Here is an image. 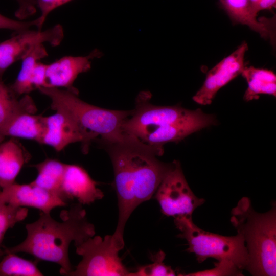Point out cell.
<instances>
[{
    "instance_id": "1",
    "label": "cell",
    "mask_w": 276,
    "mask_h": 276,
    "mask_svg": "<svg viewBox=\"0 0 276 276\" xmlns=\"http://www.w3.org/2000/svg\"><path fill=\"white\" fill-rule=\"evenodd\" d=\"M111 159L114 188L118 199V218L113 241L124 248V231L133 211L150 199L172 167L157 157L164 151L145 145L127 136L122 141L102 145Z\"/></svg>"
},
{
    "instance_id": "2",
    "label": "cell",
    "mask_w": 276,
    "mask_h": 276,
    "mask_svg": "<svg viewBox=\"0 0 276 276\" xmlns=\"http://www.w3.org/2000/svg\"><path fill=\"white\" fill-rule=\"evenodd\" d=\"M61 221L40 212L38 219L26 225L27 236L20 244L4 247V254L24 252L33 256L37 260H43L60 266V274L67 275L73 268L70 261V244L76 246L95 236L94 225L87 219L86 212L81 204L71 205L68 210L60 214Z\"/></svg>"
},
{
    "instance_id": "3",
    "label": "cell",
    "mask_w": 276,
    "mask_h": 276,
    "mask_svg": "<svg viewBox=\"0 0 276 276\" xmlns=\"http://www.w3.org/2000/svg\"><path fill=\"white\" fill-rule=\"evenodd\" d=\"M149 91H142L135 106L123 126L124 133L148 146L164 151V145L179 142L203 128L216 125L215 115L200 108L190 110L179 105L159 106L150 102Z\"/></svg>"
},
{
    "instance_id": "4",
    "label": "cell",
    "mask_w": 276,
    "mask_h": 276,
    "mask_svg": "<svg viewBox=\"0 0 276 276\" xmlns=\"http://www.w3.org/2000/svg\"><path fill=\"white\" fill-rule=\"evenodd\" d=\"M231 222L244 240L248 262L246 269L252 275L276 274V206L265 213L256 212L250 200L242 197L231 212Z\"/></svg>"
},
{
    "instance_id": "5",
    "label": "cell",
    "mask_w": 276,
    "mask_h": 276,
    "mask_svg": "<svg viewBox=\"0 0 276 276\" xmlns=\"http://www.w3.org/2000/svg\"><path fill=\"white\" fill-rule=\"evenodd\" d=\"M38 90L50 99L52 109L68 112L83 129L94 135L101 145L122 141L127 136L123 126L132 110H111L90 104L79 98L76 88L41 87Z\"/></svg>"
},
{
    "instance_id": "6",
    "label": "cell",
    "mask_w": 276,
    "mask_h": 276,
    "mask_svg": "<svg viewBox=\"0 0 276 276\" xmlns=\"http://www.w3.org/2000/svg\"><path fill=\"white\" fill-rule=\"evenodd\" d=\"M176 227L180 231L177 236L186 240V250L195 254L199 263L212 258L218 261L227 260L241 270L248 264L247 250L242 237L239 234L224 236L204 231L197 226L192 217L174 218Z\"/></svg>"
},
{
    "instance_id": "7",
    "label": "cell",
    "mask_w": 276,
    "mask_h": 276,
    "mask_svg": "<svg viewBox=\"0 0 276 276\" xmlns=\"http://www.w3.org/2000/svg\"><path fill=\"white\" fill-rule=\"evenodd\" d=\"M82 260L68 276H131L119 256L112 235L93 236L75 246Z\"/></svg>"
},
{
    "instance_id": "8",
    "label": "cell",
    "mask_w": 276,
    "mask_h": 276,
    "mask_svg": "<svg viewBox=\"0 0 276 276\" xmlns=\"http://www.w3.org/2000/svg\"><path fill=\"white\" fill-rule=\"evenodd\" d=\"M154 196L162 213L168 217H192L193 212L205 200L198 198L191 190L180 163L174 160L169 171L159 184Z\"/></svg>"
},
{
    "instance_id": "9",
    "label": "cell",
    "mask_w": 276,
    "mask_h": 276,
    "mask_svg": "<svg viewBox=\"0 0 276 276\" xmlns=\"http://www.w3.org/2000/svg\"><path fill=\"white\" fill-rule=\"evenodd\" d=\"M63 37V29L59 24L45 31L28 29L15 32L11 37L0 43V76L13 63L21 60L37 45L48 43L57 46Z\"/></svg>"
},
{
    "instance_id": "10",
    "label": "cell",
    "mask_w": 276,
    "mask_h": 276,
    "mask_svg": "<svg viewBox=\"0 0 276 276\" xmlns=\"http://www.w3.org/2000/svg\"><path fill=\"white\" fill-rule=\"evenodd\" d=\"M45 129L41 144L60 151L67 145L79 142L82 150L87 153L96 137L83 129L66 111L56 110L55 114L45 117Z\"/></svg>"
},
{
    "instance_id": "11",
    "label": "cell",
    "mask_w": 276,
    "mask_h": 276,
    "mask_svg": "<svg viewBox=\"0 0 276 276\" xmlns=\"http://www.w3.org/2000/svg\"><path fill=\"white\" fill-rule=\"evenodd\" d=\"M244 41L208 73L205 81L192 99L202 105H210L218 90L240 74L245 68L244 57L248 50Z\"/></svg>"
},
{
    "instance_id": "12",
    "label": "cell",
    "mask_w": 276,
    "mask_h": 276,
    "mask_svg": "<svg viewBox=\"0 0 276 276\" xmlns=\"http://www.w3.org/2000/svg\"><path fill=\"white\" fill-rule=\"evenodd\" d=\"M0 197L6 203L17 207H32L50 214L55 208L67 204L58 197L32 183L16 182L0 191Z\"/></svg>"
},
{
    "instance_id": "13",
    "label": "cell",
    "mask_w": 276,
    "mask_h": 276,
    "mask_svg": "<svg viewBox=\"0 0 276 276\" xmlns=\"http://www.w3.org/2000/svg\"><path fill=\"white\" fill-rule=\"evenodd\" d=\"M101 56V52L95 49L85 56H66L47 64L43 87L75 88L73 84L78 76L89 71L91 60Z\"/></svg>"
},
{
    "instance_id": "14",
    "label": "cell",
    "mask_w": 276,
    "mask_h": 276,
    "mask_svg": "<svg viewBox=\"0 0 276 276\" xmlns=\"http://www.w3.org/2000/svg\"><path fill=\"white\" fill-rule=\"evenodd\" d=\"M83 167L66 164L61 190L63 199L66 203L76 199L82 205H89L102 199L104 194Z\"/></svg>"
},
{
    "instance_id": "15",
    "label": "cell",
    "mask_w": 276,
    "mask_h": 276,
    "mask_svg": "<svg viewBox=\"0 0 276 276\" xmlns=\"http://www.w3.org/2000/svg\"><path fill=\"white\" fill-rule=\"evenodd\" d=\"M222 7L231 19L237 24L245 25L265 39L275 42V18H257L258 15L251 10L249 0H220Z\"/></svg>"
},
{
    "instance_id": "16",
    "label": "cell",
    "mask_w": 276,
    "mask_h": 276,
    "mask_svg": "<svg viewBox=\"0 0 276 276\" xmlns=\"http://www.w3.org/2000/svg\"><path fill=\"white\" fill-rule=\"evenodd\" d=\"M30 155L17 141L9 140L0 143V191L15 183V179Z\"/></svg>"
},
{
    "instance_id": "17",
    "label": "cell",
    "mask_w": 276,
    "mask_h": 276,
    "mask_svg": "<svg viewBox=\"0 0 276 276\" xmlns=\"http://www.w3.org/2000/svg\"><path fill=\"white\" fill-rule=\"evenodd\" d=\"M45 129V117L24 111L17 113L8 123L3 137L29 139L41 144Z\"/></svg>"
},
{
    "instance_id": "18",
    "label": "cell",
    "mask_w": 276,
    "mask_h": 276,
    "mask_svg": "<svg viewBox=\"0 0 276 276\" xmlns=\"http://www.w3.org/2000/svg\"><path fill=\"white\" fill-rule=\"evenodd\" d=\"M48 55L43 45H37L22 60L21 69L14 83L10 85L14 93L19 97L38 89L36 66L38 62Z\"/></svg>"
},
{
    "instance_id": "19",
    "label": "cell",
    "mask_w": 276,
    "mask_h": 276,
    "mask_svg": "<svg viewBox=\"0 0 276 276\" xmlns=\"http://www.w3.org/2000/svg\"><path fill=\"white\" fill-rule=\"evenodd\" d=\"M18 98L0 76V143L4 139V129L14 116L21 111H36V105L31 97L25 95L21 98Z\"/></svg>"
},
{
    "instance_id": "20",
    "label": "cell",
    "mask_w": 276,
    "mask_h": 276,
    "mask_svg": "<svg viewBox=\"0 0 276 276\" xmlns=\"http://www.w3.org/2000/svg\"><path fill=\"white\" fill-rule=\"evenodd\" d=\"M241 75L246 79L248 87L244 99L249 101L257 99L260 94L276 96V76L271 70L245 67Z\"/></svg>"
},
{
    "instance_id": "21",
    "label": "cell",
    "mask_w": 276,
    "mask_h": 276,
    "mask_svg": "<svg viewBox=\"0 0 276 276\" xmlns=\"http://www.w3.org/2000/svg\"><path fill=\"white\" fill-rule=\"evenodd\" d=\"M65 165L66 164L51 158L33 165L37 170V176L31 182L64 201L61 188Z\"/></svg>"
},
{
    "instance_id": "22",
    "label": "cell",
    "mask_w": 276,
    "mask_h": 276,
    "mask_svg": "<svg viewBox=\"0 0 276 276\" xmlns=\"http://www.w3.org/2000/svg\"><path fill=\"white\" fill-rule=\"evenodd\" d=\"M38 261L25 259L14 253L5 254L0 261V276H42L37 267Z\"/></svg>"
},
{
    "instance_id": "23",
    "label": "cell",
    "mask_w": 276,
    "mask_h": 276,
    "mask_svg": "<svg viewBox=\"0 0 276 276\" xmlns=\"http://www.w3.org/2000/svg\"><path fill=\"white\" fill-rule=\"evenodd\" d=\"M28 209L25 207H17L6 203L0 197V259L4 255L2 244L4 236L9 228L27 217Z\"/></svg>"
},
{
    "instance_id": "24",
    "label": "cell",
    "mask_w": 276,
    "mask_h": 276,
    "mask_svg": "<svg viewBox=\"0 0 276 276\" xmlns=\"http://www.w3.org/2000/svg\"><path fill=\"white\" fill-rule=\"evenodd\" d=\"M166 254L162 250L154 255H151L150 259L152 263L137 268L131 276H173L176 275L175 271L170 266L166 265L164 261Z\"/></svg>"
},
{
    "instance_id": "25",
    "label": "cell",
    "mask_w": 276,
    "mask_h": 276,
    "mask_svg": "<svg viewBox=\"0 0 276 276\" xmlns=\"http://www.w3.org/2000/svg\"><path fill=\"white\" fill-rule=\"evenodd\" d=\"M214 267L211 269L204 270L185 274L188 276L211 275H243L242 270L235 263L227 260L218 261L214 263Z\"/></svg>"
},
{
    "instance_id": "26",
    "label": "cell",
    "mask_w": 276,
    "mask_h": 276,
    "mask_svg": "<svg viewBox=\"0 0 276 276\" xmlns=\"http://www.w3.org/2000/svg\"><path fill=\"white\" fill-rule=\"evenodd\" d=\"M36 7L41 12L40 15L37 18L38 25L37 30H42V26L48 15L55 9L67 3L72 0H35Z\"/></svg>"
},
{
    "instance_id": "27",
    "label": "cell",
    "mask_w": 276,
    "mask_h": 276,
    "mask_svg": "<svg viewBox=\"0 0 276 276\" xmlns=\"http://www.w3.org/2000/svg\"><path fill=\"white\" fill-rule=\"evenodd\" d=\"M37 18L31 21L13 19L0 14V29H7L15 32L30 29L33 26L37 28Z\"/></svg>"
},
{
    "instance_id": "28",
    "label": "cell",
    "mask_w": 276,
    "mask_h": 276,
    "mask_svg": "<svg viewBox=\"0 0 276 276\" xmlns=\"http://www.w3.org/2000/svg\"><path fill=\"white\" fill-rule=\"evenodd\" d=\"M18 8L15 12V17L24 20L35 14L36 12L35 0H16Z\"/></svg>"
},
{
    "instance_id": "29",
    "label": "cell",
    "mask_w": 276,
    "mask_h": 276,
    "mask_svg": "<svg viewBox=\"0 0 276 276\" xmlns=\"http://www.w3.org/2000/svg\"><path fill=\"white\" fill-rule=\"evenodd\" d=\"M261 0H249V5L252 11L257 15L258 13L256 11V8L258 5Z\"/></svg>"
}]
</instances>
